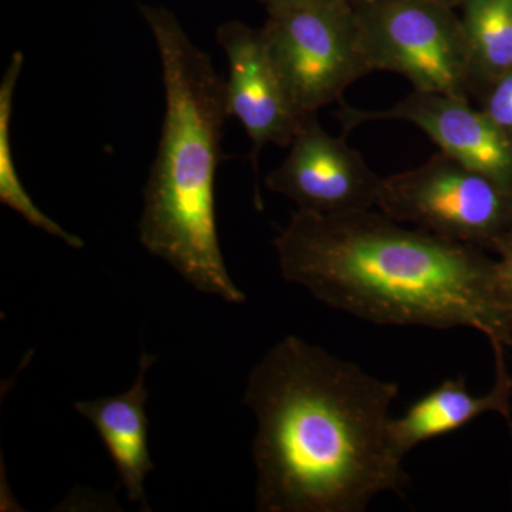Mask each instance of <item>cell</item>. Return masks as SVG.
Wrapping results in <instances>:
<instances>
[{
	"label": "cell",
	"instance_id": "cell-1",
	"mask_svg": "<svg viewBox=\"0 0 512 512\" xmlns=\"http://www.w3.org/2000/svg\"><path fill=\"white\" fill-rule=\"evenodd\" d=\"M399 384L376 379L298 336L252 369L242 403L256 434L255 510L365 512L410 480L387 443Z\"/></svg>",
	"mask_w": 512,
	"mask_h": 512
},
{
	"label": "cell",
	"instance_id": "cell-2",
	"mask_svg": "<svg viewBox=\"0 0 512 512\" xmlns=\"http://www.w3.org/2000/svg\"><path fill=\"white\" fill-rule=\"evenodd\" d=\"M285 281L376 325L471 328L512 346V309L484 249L373 210L296 211L275 238Z\"/></svg>",
	"mask_w": 512,
	"mask_h": 512
},
{
	"label": "cell",
	"instance_id": "cell-3",
	"mask_svg": "<svg viewBox=\"0 0 512 512\" xmlns=\"http://www.w3.org/2000/svg\"><path fill=\"white\" fill-rule=\"evenodd\" d=\"M140 12L160 53L165 114L138 237L192 288L239 305L247 295L229 275L215 212V177L229 117L227 80L173 12L147 5Z\"/></svg>",
	"mask_w": 512,
	"mask_h": 512
},
{
	"label": "cell",
	"instance_id": "cell-4",
	"mask_svg": "<svg viewBox=\"0 0 512 512\" xmlns=\"http://www.w3.org/2000/svg\"><path fill=\"white\" fill-rule=\"evenodd\" d=\"M262 30L286 90L303 116L342 101L349 86L372 73L353 3L269 9Z\"/></svg>",
	"mask_w": 512,
	"mask_h": 512
},
{
	"label": "cell",
	"instance_id": "cell-5",
	"mask_svg": "<svg viewBox=\"0 0 512 512\" xmlns=\"http://www.w3.org/2000/svg\"><path fill=\"white\" fill-rule=\"evenodd\" d=\"M370 70L409 80L414 92L466 97L473 92L463 23L431 0L356 3Z\"/></svg>",
	"mask_w": 512,
	"mask_h": 512
},
{
	"label": "cell",
	"instance_id": "cell-6",
	"mask_svg": "<svg viewBox=\"0 0 512 512\" xmlns=\"http://www.w3.org/2000/svg\"><path fill=\"white\" fill-rule=\"evenodd\" d=\"M377 208L400 224L483 249L512 228V191L443 151L382 178Z\"/></svg>",
	"mask_w": 512,
	"mask_h": 512
},
{
	"label": "cell",
	"instance_id": "cell-7",
	"mask_svg": "<svg viewBox=\"0 0 512 512\" xmlns=\"http://www.w3.org/2000/svg\"><path fill=\"white\" fill-rule=\"evenodd\" d=\"M380 181L359 151L323 130L316 114H309L265 185L295 202L298 211L339 215L376 208Z\"/></svg>",
	"mask_w": 512,
	"mask_h": 512
},
{
	"label": "cell",
	"instance_id": "cell-8",
	"mask_svg": "<svg viewBox=\"0 0 512 512\" xmlns=\"http://www.w3.org/2000/svg\"><path fill=\"white\" fill-rule=\"evenodd\" d=\"M215 39L228 59L229 117H235L248 134L252 164L258 173L262 148L266 144L289 147L306 116L293 104L262 28L231 20L222 23Z\"/></svg>",
	"mask_w": 512,
	"mask_h": 512
},
{
	"label": "cell",
	"instance_id": "cell-9",
	"mask_svg": "<svg viewBox=\"0 0 512 512\" xmlns=\"http://www.w3.org/2000/svg\"><path fill=\"white\" fill-rule=\"evenodd\" d=\"M342 103V101H340ZM346 131L372 121L412 123L448 154L512 191V138L466 97L414 92L387 110H359L342 103Z\"/></svg>",
	"mask_w": 512,
	"mask_h": 512
},
{
	"label": "cell",
	"instance_id": "cell-10",
	"mask_svg": "<svg viewBox=\"0 0 512 512\" xmlns=\"http://www.w3.org/2000/svg\"><path fill=\"white\" fill-rule=\"evenodd\" d=\"M495 357V383L485 396L468 392L466 379H448L407 409L403 416L387 421L389 447L397 457H406L414 447L466 427L484 413L501 414L512 429V377L505 363L504 345H491Z\"/></svg>",
	"mask_w": 512,
	"mask_h": 512
},
{
	"label": "cell",
	"instance_id": "cell-11",
	"mask_svg": "<svg viewBox=\"0 0 512 512\" xmlns=\"http://www.w3.org/2000/svg\"><path fill=\"white\" fill-rule=\"evenodd\" d=\"M156 362V355L143 350L138 360L136 382L127 392L74 403L76 412L93 424L109 451L128 500L140 505L144 511H150L146 480L148 474L156 470L148 447L150 421L146 407L150 392L146 377Z\"/></svg>",
	"mask_w": 512,
	"mask_h": 512
},
{
	"label": "cell",
	"instance_id": "cell-12",
	"mask_svg": "<svg viewBox=\"0 0 512 512\" xmlns=\"http://www.w3.org/2000/svg\"><path fill=\"white\" fill-rule=\"evenodd\" d=\"M473 90L512 69V0H463Z\"/></svg>",
	"mask_w": 512,
	"mask_h": 512
},
{
	"label": "cell",
	"instance_id": "cell-13",
	"mask_svg": "<svg viewBox=\"0 0 512 512\" xmlns=\"http://www.w3.org/2000/svg\"><path fill=\"white\" fill-rule=\"evenodd\" d=\"M23 64H25L23 53H13L0 82V201L18 212L20 217H23V220L32 227L42 229L46 234L59 238L69 247L82 249L83 239L70 234L52 218L47 217L45 212L33 202L19 178L18 168L13 158L12 141H10V123H12L13 100H15Z\"/></svg>",
	"mask_w": 512,
	"mask_h": 512
},
{
	"label": "cell",
	"instance_id": "cell-14",
	"mask_svg": "<svg viewBox=\"0 0 512 512\" xmlns=\"http://www.w3.org/2000/svg\"><path fill=\"white\" fill-rule=\"evenodd\" d=\"M481 110L512 138V69L501 74L485 89Z\"/></svg>",
	"mask_w": 512,
	"mask_h": 512
},
{
	"label": "cell",
	"instance_id": "cell-15",
	"mask_svg": "<svg viewBox=\"0 0 512 512\" xmlns=\"http://www.w3.org/2000/svg\"><path fill=\"white\" fill-rule=\"evenodd\" d=\"M493 251L500 256V259L495 261L498 288L504 301L512 309V228L497 239Z\"/></svg>",
	"mask_w": 512,
	"mask_h": 512
},
{
	"label": "cell",
	"instance_id": "cell-16",
	"mask_svg": "<svg viewBox=\"0 0 512 512\" xmlns=\"http://www.w3.org/2000/svg\"><path fill=\"white\" fill-rule=\"evenodd\" d=\"M264 3L266 10L289 8V6H303V5H319V3H333V2H349L356 5L362 0H259Z\"/></svg>",
	"mask_w": 512,
	"mask_h": 512
},
{
	"label": "cell",
	"instance_id": "cell-17",
	"mask_svg": "<svg viewBox=\"0 0 512 512\" xmlns=\"http://www.w3.org/2000/svg\"><path fill=\"white\" fill-rule=\"evenodd\" d=\"M431 2L440 3V5L447 6V8H456V6H461L463 0H431Z\"/></svg>",
	"mask_w": 512,
	"mask_h": 512
},
{
	"label": "cell",
	"instance_id": "cell-18",
	"mask_svg": "<svg viewBox=\"0 0 512 512\" xmlns=\"http://www.w3.org/2000/svg\"><path fill=\"white\" fill-rule=\"evenodd\" d=\"M511 503H512V484H511Z\"/></svg>",
	"mask_w": 512,
	"mask_h": 512
}]
</instances>
